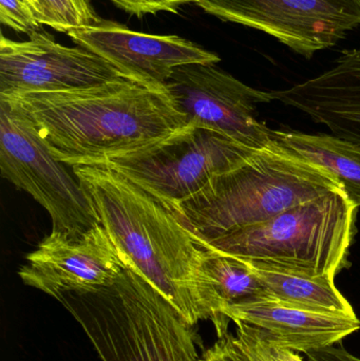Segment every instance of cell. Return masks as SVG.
<instances>
[{
  "mask_svg": "<svg viewBox=\"0 0 360 361\" xmlns=\"http://www.w3.org/2000/svg\"><path fill=\"white\" fill-rule=\"evenodd\" d=\"M37 128L69 166H99L156 145L187 127L167 90L126 78L90 88L0 97Z\"/></svg>",
  "mask_w": 360,
  "mask_h": 361,
  "instance_id": "obj_1",
  "label": "cell"
},
{
  "mask_svg": "<svg viewBox=\"0 0 360 361\" xmlns=\"http://www.w3.org/2000/svg\"><path fill=\"white\" fill-rule=\"evenodd\" d=\"M127 267L147 280L192 326L211 319L204 248L175 206L106 166H73Z\"/></svg>",
  "mask_w": 360,
  "mask_h": 361,
  "instance_id": "obj_2",
  "label": "cell"
},
{
  "mask_svg": "<svg viewBox=\"0 0 360 361\" xmlns=\"http://www.w3.org/2000/svg\"><path fill=\"white\" fill-rule=\"evenodd\" d=\"M59 302L101 361H204L194 326L147 280L125 267L112 286Z\"/></svg>",
  "mask_w": 360,
  "mask_h": 361,
  "instance_id": "obj_3",
  "label": "cell"
},
{
  "mask_svg": "<svg viewBox=\"0 0 360 361\" xmlns=\"http://www.w3.org/2000/svg\"><path fill=\"white\" fill-rule=\"evenodd\" d=\"M337 188L338 180L323 169L268 147L213 178L178 210L201 243Z\"/></svg>",
  "mask_w": 360,
  "mask_h": 361,
  "instance_id": "obj_4",
  "label": "cell"
},
{
  "mask_svg": "<svg viewBox=\"0 0 360 361\" xmlns=\"http://www.w3.org/2000/svg\"><path fill=\"white\" fill-rule=\"evenodd\" d=\"M356 209L342 188L334 189L270 220L235 229L201 245L259 269L335 278L350 264Z\"/></svg>",
  "mask_w": 360,
  "mask_h": 361,
  "instance_id": "obj_5",
  "label": "cell"
},
{
  "mask_svg": "<svg viewBox=\"0 0 360 361\" xmlns=\"http://www.w3.org/2000/svg\"><path fill=\"white\" fill-rule=\"evenodd\" d=\"M257 152L216 131L187 126L151 147L99 166L118 171L178 208Z\"/></svg>",
  "mask_w": 360,
  "mask_h": 361,
  "instance_id": "obj_6",
  "label": "cell"
},
{
  "mask_svg": "<svg viewBox=\"0 0 360 361\" xmlns=\"http://www.w3.org/2000/svg\"><path fill=\"white\" fill-rule=\"evenodd\" d=\"M63 164L51 154L35 125L0 101L2 178L29 193L48 212L52 231L80 235L101 222L80 180Z\"/></svg>",
  "mask_w": 360,
  "mask_h": 361,
  "instance_id": "obj_7",
  "label": "cell"
},
{
  "mask_svg": "<svg viewBox=\"0 0 360 361\" xmlns=\"http://www.w3.org/2000/svg\"><path fill=\"white\" fill-rule=\"evenodd\" d=\"M166 90L187 126L216 131L251 149L270 147L271 128L257 118L258 105L273 101L270 92L205 63L175 68Z\"/></svg>",
  "mask_w": 360,
  "mask_h": 361,
  "instance_id": "obj_8",
  "label": "cell"
},
{
  "mask_svg": "<svg viewBox=\"0 0 360 361\" xmlns=\"http://www.w3.org/2000/svg\"><path fill=\"white\" fill-rule=\"evenodd\" d=\"M223 21L264 32L311 59L360 25V0H200Z\"/></svg>",
  "mask_w": 360,
  "mask_h": 361,
  "instance_id": "obj_9",
  "label": "cell"
},
{
  "mask_svg": "<svg viewBox=\"0 0 360 361\" xmlns=\"http://www.w3.org/2000/svg\"><path fill=\"white\" fill-rule=\"evenodd\" d=\"M25 259L18 271L23 283L56 300L108 288L126 267L101 223L80 235L52 231Z\"/></svg>",
  "mask_w": 360,
  "mask_h": 361,
  "instance_id": "obj_10",
  "label": "cell"
},
{
  "mask_svg": "<svg viewBox=\"0 0 360 361\" xmlns=\"http://www.w3.org/2000/svg\"><path fill=\"white\" fill-rule=\"evenodd\" d=\"M118 78L105 59L57 44L46 32H33L27 42L0 38V97L90 88Z\"/></svg>",
  "mask_w": 360,
  "mask_h": 361,
  "instance_id": "obj_11",
  "label": "cell"
},
{
  "mask_svg": "<svg viewBox=\"0 0 360 361\" xmlns=\"http://www.w3.org/2000/svg\"><path fill=\"white\" fill-rule=\"evenodd\" d=\"M68 36L105 59L123 78L154 90H166L173 70L192 63L216 65L220 57L177 35H151L101 19Z\"/></svg>",
  "mask_w": 360,
  "mask_h": 361,
  "instance_id": "obj_12",
  "label": "cell"
},
{
  "mask_svg": "<svg viewBox=\"0 0 360 361\" xmlns=\"http://www.w3.org/2000/svg\"><path fill=\"white\" fill-rule=\"evenodd\" d=\"M270 94L325 125L338 139L360 146V49L345 53L325 73Z\"/></svg>",
  "mask_w": 360,
  "mask_h": 361,
  "instance_id": "obj_13",
  "label": "cell"
},
{
  "mask_svg": "<svg viewBox=\"0 0 360 361\" xmlns=\"http://www.w3.org/2000/svg\"><path fill=\"white\" fill-rule=\"evenodd\" d=\"M223 315L235 324L264 331L280 347L306 354L336 345L360 330L356 315L310 311L271 299L228 307Z\"/></svg>",
  "mask_w": 360,
  "mask_h": 361,
  "instance_id": "obj_14",
  "label": "cell"
},
{
  "mask_svg": "<svg viewBox=\"0 0 360 361\" xmlns=\"http://www.w3.org/2000/svg\"><path fill=\"white\" fill-rule=\"evenodd\" d=\"M270 139V147L277 152L310 163L333 176L349 200L360 207V146L333 135L273 129Z\"/></svg>",
  "mask_w": 360,
  "mask_h": 361,
  "instance_id": "obj_15",
  "label": "cell"
},
{
  "mask_svg": "<svg viewBox=\"0 0 360 361\" xmlns=\"http://www.w3.org/2000/svg\"><path fill=\"white\" fill-rule=\"evenodd\" d=\"M204 248L203 274L207 288V307L218 337L228 334L230 320L223 311L234 305L270 299L247 261L232 255Z\"/></svg>",
  "mask_w": 360,
  "mask_h": 361,
  "instance_id": "obj_16",
  "label": "cell"
},
{
  "mask_svg": "<svg viewBox=\"0 0 360 361\" xmlns=\"http://www.w3.org/2000/svg\"><path fill=\"white\" fill-rule=\"evenodd\" d=\"M252 267L271 300L321 313L356 315L331 276H309Z\"/></svg>",
  "mask_w": 360,
  "mask_h": 361,
  "instance_id": "obj_17",
  "label": "cell"
},
{
  "mask_svg": "<svg viewBox=\"0 0 360 361\" xmlns=\"http://www.w3.org/2000/svg\"><path fill=\"white\" fill-rule=\"evenodd\" d=\"M36 4L38 23L63 33L68 34L72 30L89 27L101 20L91 6L90 0H36Z\"/></svg>",
  "mask_w": 360,
  "mask_h": 361,
  "instance_id": "obj_18",
  "label": "cell"
},
{
  "mask_svg": "<svg viewBox=\"0 0 360 361\" xmlns=\"http://www.w3.org/2000/svg\"><path fill=\"white\" fill-rule=\"evenodd\" d=\"M237 341L247 357L253 361H304L298 354L280 347L270 338L266 332L236 322Z\"/></svg>",
  "mask_w": 360,
  "mask_h": 361,
  "instance_id": "obj_19",
  "label": "cell"
},
{
  "mask_svg": "<svg viewBox=\"0 0 360 361\" xmlns=\"http://www.w3.org/2000/svg\"><path fill=\"white\" fill-rule=\"evenodd\" d=\"M0 21L14 31L27 35L38 31L42 25L23 0H0Z\"/></svg>",
  "mask_w": 360,
  "mask_h": 361,
  "instance_id": "obj_20",
  "label": "cell"
},
{
  "mask_svg": "<svg viewBox=\"0 0 360 361\" xmlns=\"http://www.w3.org/2000/svg\"><path fill=\"white\" fill-rule=\"evenodd\" d=\"M120 10L133 16L156 15L160 12L178 13L184 4H198L200 0H110Z\"/></svg>",
  "mask_w": 360,
  "mask_h": 361,
  "instance_id": "obj_21",
  "label": "cell"
},
{
  "mask_svg": "<svg viewBox=\"0 0 360 361\" xmlns=\"http://www.w3.org/2000/svg\"><path fill=\"white\" fill-rule=\"evenodd\" d=\"M204 361H251L241 349L240 345L234 335H224L219 341L205 352Z\"/></svg>",
  "mask_w": 360,
  "mask_h": 361,
  "instance_id": "obj_22",
  "label": "cell"
},
{
  "mask_svg": "<svg viewBox=\"0 0 360 361\" xmlns=\"http://www.w3.org/2000/svg\"><path fill=\"white\" fill-rule=\"evenodd\" d=\"M309 361H360V358L351 354L342 347L323 348L308 352Z\"/></svg>",
  "mask_w": 360,
  "mask_h": 361,
  "instance_id": "obj_23",
  "label": "cell"
},
{
  "mask_svg": "<svg viewBox=\"0 0 360 361\" xmlns=\"http://www.w3.org/2000/svg\"><path fill=\"white\" fill-rule=\"evenodd\" d=\"M23 1L27 2L29 4L30 8L33 11L34 15L36 17V11H37V4H36V0H23Z\"/></svg>",
  "mask_w": 360,
  "mask_h": 361,
  "instance_id": "obj_24",
  "label": "cell"
}]
</instances>
